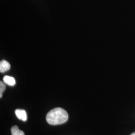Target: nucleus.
<instances>
[{"mask_svg": "<svg viewBox=\"0 0 135 135\" xmlns=\"http://www.w3.org/2000/svg\"><path fill=\"white\" fill-rule=\"evenodd\" d=\"M68 113L61 108H56L49 111L46 116V121L52 125L62 124L68 119Z\"/></svg>", "mask_w": 135, "mask_h": 135, "instance_id": "1", "label": "nucleus"}, {"mask_svg": "<svg viewBox=\"0 0 135 135\" xmlns=\"http://www.w3.org/2000/svg\"><path fill=\"white\" fill-rule=\"evenodd\" d=\"M15 114L17 116V117L22 121H27V115L26 112L24 110L22 109H17L15 111Z\"/></svg>", "mask_w": 135, "mask_h": 135, "instance_id": "2", "label": "nucleus"}, {"mask_svg": "<svg viewBox=\"0 0 135 135\" xmlns=\"http://www.w3.org/2000/svg\"><path fill=\"white\" fill-rule=\"evenodd\" d=\"M11 66L7 61L2 60L0 62V72L1 73H5L10 70Z\"/></svg>", "mask_w": 135, "mask_h": 135, "instance_id": "3", "label": "nucleus"}, {"mask_svg": "<svg viewBox=\"0 0 135 135\" xmlns=\"http://www.w3.org/2000/svg\"><path fill=\"white\" fill-rule=\"evenodd\" d=\"M3 81L6 84L10 86H13L16 84V81L14 78L9 76H5L3 78Z\"/></svg>", "mask_w": 135, "mask_h": 135, "instance_id": "4", "label": "nucleus"}, {"mask_svg": "<svg viewBox=\"0 0 135 135\" xmlns=\"http://www.w3.org/2000/svg\"><path fill=\"white\" fill-rule=\"evenodd\" d=\"M12 135H25L23 131L20 130L17 126H13L11 128Z\"/></svg>", "mask_w": 135, "mask_h": 135, "instance_id": "5", "label": "nucleus"}, {"mask_svg": "<svg viewBox=\"0 0 135 135\" xmlns=\"http://www.w3.org/2000/svg\"><path fill=\"white\" fill-rule=\"evenodd\" d=\"M6 88V87L5 83L1 81L0 82V97L1 98L2 97L3 93L5 91Z\"/></svg>", "mask_w": 135, "mask_h": 135, "instance_id": "6", "label": "nucleus"}, {"mask_svg": "<svg viewBox=\"0 0 135 135\" xmlns=\"http://www.w3.org/2000/svg\"><path fill=\"white\" fill-rule=\"evenodd\" d=\"M130 135H135V132H134V133H133L132 134H131Z\"/></svg>", "mask_w": 135, "mask_h": 135, "instance_id": "7", "label": "nucleus"}]
</instances>
